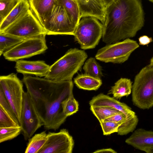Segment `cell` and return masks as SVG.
I'll use <instances>...</instances> for the list:
<instances>
[{
    "instance_id": "cell-23",
    "label": "cell",
    "mask_w": 153,
    "mask_h": 153,
    "mask_svg": "<svg viewBox=\"0 0 153 153\" xmlns=\"http://www.w3.org/2000/svg\"><path fill=\"white\" fill-rule=\"evenodd\" d=\"M90 109L99 122L120 112L114 108L108 106L91 105Z\"/></svg>"
},
{
    "instance_id": "cell-38",
    "label": "cell",
    "mask_w": 153,
    "mask_h": 153,
    "mask_svg": "<svg viewBox=\"0 0 153 153\" xmlns=\"http://www.w3.org/2000/svg\"><path fill=\"white\" fill-rule=\"evenodd\" d=\"M148 0L149 1H150L152 2H153V0Z\"/></svg>"
},
{
    "instance_id": "cell-26",
    "label": "cell",
    "mask_w": 153,
    "mask_h": 153,
    "mask_svg": "<svg viewBox=\"0 0 153 153\" xmlns=\"http://www.w3.org/2000/svg\"><path fill=\"white\" fill-rule=\"evenodd\" d=\"M78 102L74 97L73 91L62 103L64 114L67 117L76 113L78 110Z\"/></svg>"
},
{
    "instance_id": "cell-30",
    "label": "cell",
    "mask_w": 153,
    "mask_h": 153,
    "mask_svg": "<svg viewBox=\"0 0 153 153\" xmlns=\"http://www.w3.org/2000/svg\"><path fill=\"white\" fill-rule=\"evenodd\" d=\"M102 128L103 134L108 135L114 132H117L120 124L115 122L104 120L100 122Z\"/></svg>"
},
{
    "instance_id": "cell-6",
    "label": "cell",
    "mask_w": 153,
    "mask_h": 153,
    "mask_svg": "<svg viewBox=\"0 0 153 153\" xmlns=\"http://www.w3.org/2000/svg\"><path fill=\"white\" fill-rule=\"evenodd\" d=\"M89 104L90 106L111 107L125 114L126 121L118 128L117 133L119 135H126L133 132L136 128L139 121L137 116L131 108L125 103L108 95L101 93L93 97Z\"/></svg>"
},
{
    "instance_id": "cell-12",
    "label": "cell",
    "mask_w": 153,
    "mask_h": 153,
    "mask_svg": "<svg viewBox=\"0 0 153 153\" xmlns=\"http://www.w3.org/2000/svg\"><path fill=\"white\" fill-rule=\"evenodd\" d=\"M23 98L19 124L24 139L27 140L43 125L27 92H24Z\"/></svg>"
},
{
    "instance_id": "cell-4",
    "label": "cell",
    "mask_w": 153,
    "mask_h": 153,
    "mask_svg": "<svg viewBox=\"0 0 153 153\" xmlns=\"http://www.w3.org/2000/svg\"><path fill=\"white\" fill-rule=\"evenodd\" d=\"M132 101L138 108L149 109L153 107V67L143 68L136 76L132 89Z\"/></svg>"
},
{
    "instance_id": "cell-7",
    "label": "cell",
    "mask_w": 153,
    "mask_h": 153,
    "mask_svg": "<svg viewBox=\"0 0 153 153\" xmlns=\"http://www.w3.org/2000/svg\"><path fill=\"white\" fill-rule=\"evenodd\" d=\"M139 47L136 41L127 38L121 42L107 44L99 49L96 58L105 63H123L128 59L131 53Z\"/></svg>"
},
{
    "instance_id": "cell-36",
    "label": "cell",
    "mask_w": 153,
    "mask_h": 153,
    "mask_svg": "<svg viewBox=\"0 0 153 153\" xmlns=\"http://www.w3.org/2000/svg\"><path fill=\"white\" fill-rule=\"evenodd\" d=\"M145 152L147 153H153V148L148 149Z\"/></svg>"
},
{
    "instance_id": "cell-16",
    "label": "cell",
    "mask_w": 153,
    "mask_h": 153,
    "mask_svg": "<svg viewBox=\"0 0 153 153\" xmlns=\"http://www.w3.org/2000/svg\"><path fill=\"white\" fill-rule=\"evenodd\" d=\"M16 62V71L24 75L33 74L37 76L45 77L50 67L43 61H30L21 59Z\"/></svg>"
},
{
    "instance_id": "cell-21",
    "label": "cell",
    "mask_w": 153,
    "mask_h": 153,
    "mask_svg": "<svg viewBox=\"0 0 153 153\" xmlns=\"http://www.w3.org/2000/svg\"><path fill=\"white\" fill-rule=\"evenodd\" d=\"M56 3L64 9L73 25L76 27L80 19L79 9L74 0H56Z\"/></svg>"
},
{
    "instance_id": "cell-22",
    "label": "cell",
    "mask_w": 153,
    "mask_h": 153,
    "mask_svg": "<svg viewBox=\"0 0 153 153\" xmlns=\"http://www.w3.org/2000/svg\"><path fill=\"white\" fill-rule=\"evenodd\" d=\"M47 139L45 131L35 134L29 139L25 153H38L42 147Z\"/></svg>"
},
{
    "instance_id": "cell-20",
    "label": "cell",
    "mask_w": 153,
    "mask_h": 153,
    "mask_svg": "<svg viewBox=\"0 0 153 153\" xmlns=\"http://www.w3.org/2000/svg\"><path fill=\"white\" fill-rule=\"evenodd\" d=\"M74 82L79 88L88 91L97 90L102 84L101 79H98L85 74H79Z\"/></svg>"
},
{
    "instance_id": "cell-27",
    "label": "cell",
    "mask_w": 153,
    "mask_h": 153,
    "mask_svg": "<svg viewBox=\"0 0 153 153\" xmlns=\"http://www.w3.org/2000/svg\"><path fill=\"white\" fill-rule=\"evenodd\" d=\"M22 129L20 126L0 127V143L13 139L20 134Z\"/></svg>"
},
{
    "instance_id": "cell-14",
    "label": "cell",
    "mask_w": 153,
    "mask_h": 153,
    "mask_svg": "<svg viewBox=\"0 0 153 153\" xmlns=\"http://www.w3.org/2000/svg\"><path fill=\"white\" fill-rule=\"evenodd\" d=\"M77 3L80 12V19L92 16L97 18L104 24L106 8L103 0H74Z\"/></svg>"
},
{
    "instance_id": "cell-9",
    "label": "cell",
    "mask_w": 153,
    "mask_h": 153,
    "mask_svg": "<svg viewBox=\"0 0 153 153\" xmlns=\"http://www.w3.org/2000/svg\"><path fill=\"white\" fill-rule=\"evenodd\" d=\"M22 82L16 74L13 73L0 77V88L19 123L24 92Z\"/></svg>"
},
{
    "instance_id": "cell-13",
    "label": "cell",
    "mask_w": 153,
    "mask_h": 153,
    "mask_svg": "<svg viewBox=\"0 0 153 153\" xmlns=\"http://www.w3.org/2000/svg\"><path fill=\"white\" fill-rule=\"evenodd\" d=\"M74 145L72 136L65 129L49 132L47 140L38 153H72Z\"/></svg>"
},
{
    "instance_id": "cell-3",
    "label": "cell",
    "mask_w": 153,
    "mask_h": 153,
    "mask_svg": "<svg viewBox=\"0 0 153 153\" xmlns=\"http://www.w3.org/2000/svg\"><path fill=\"white\" fill-rule=\"evenodd\" d=\"M87 57L84 50L70 49L50 66L44 78L57 82L72 80L74 75L81 69Z\"/></svg>"
},
{
    "instance_id": "cell-8",
    "label": "cell",
    "mask_w": 153,
    "mask_h": 153,
    "mask_svg": "<svg viewBox=\"0 0 153 153\" xmlns=\"http://www.w3.org/2000/svg\"><path fill=\"white\" fill-rule=\"evenodd\" d=\"M46 35L42 34L25 39L5 52L3 55L8 61H16L42 53L48 49Z\"/></svg>"
},
{
    "instance_id": "cell-19",
    "label": "cell",
    "mask_w": 153,
    "mask_h": 153,
    "mask_svg": "<svg viewBox=\"0 0 153 153\" xmlns=\"http://www.w3.org/2000/svg\"><path fill=\"white\" fill-rule=\"evenodd\" d=\"M132 82L130 79L121 78L111 87L108 94H112L113 97L117 100L128 97L132 91Z\"/></svg>"
},
{
    "instance_id": "cell-32",
    "label": "cell",
    "mask_w": 153,
    "mask_h": 153,
    "mask_svg": "<svg viewBox=\"0 0 153 153\" xmlns=\"http://www.w3.org/2000/svg\"><path fill=\"white\" fill-rule=\"evenodd\" d=\"M126 120V117L125 114L120 112L111 116L105 120L114 122L121 126L125 122Z\"/></svg>"
},
{
    "instance_id": "cell-29",
    "label": "cell",
    "mask_w": 153,
    "mask_h": 153,
    "mask_svg": "<svg viewBox=\"0 0 153 153\" xmlns=\"http://www.w3.org/2000/svg\"><path fill=\"white\" fill-rule=\"evenodd\" d=\"M20 0H0V24L18 3Z\"/></svg>"
},
{
    "instance_id": "cell-34",
    "label": "cell",
    "mask_w": 153,
    "mask_h": 153,
    "mask_svg": "<svg viewBox=\"0 0 153 153\" xmlns=\"http://www.w3.org/2000/svg\"><path fill=\"white\" fill-rule=\"evenodd\" d=\"M93 153H117V152L111 148L103 149H99L94 152Z\"/></svg>"
},
{
    "instance_id": "cell-28",
    "label": "cell",
    "mask_w": 153,
    "mask_h": 153,
    "mask_svg": "<svg viewBox=\"0 0 153 153\" xmlns=\"http://www.w3.org/2000/svg\"><path fill=\"white\" fill-rule=\"evenodd\" d=\"M20 126L17 119L10 114L0 107V127H10Z\"/></svg>"
},
{
    "instance_id": "cell-10",
    "label": "cell",
    "mask_w": 153,
    "mask_h": 153,
    "mask_svg": "<svg viewBox=\"0 0 153 153\" xmlns=\"http://www.w3.org/2000/svg\"><path fill=\"white\" fill-rule=\"evenodd\" d=\"M24 39L47 33L36 16L30 10L23 16L2 32Z\"/></svg>"
},
{
    "instance_id": "cell-2",
    "label": "cell",
    "mask_w": 153,
    "mask_h": 153,
    "mask_svg": "<svg viewBox=\"0 0 153 153\" xmlns=\"http://www.w3.org/2000/svg\"><path fill=\"white\" fill-rule=\"evenodd\" d=\"M144 21L140 0H116L106 8L102 41L107 45L133 37Z\"/></svg>"
},
{
    "instance_id": "cell-15",
    "label": "cell",
    "mask_w": 153,
    "mask_h": 153,
    "mask_svg": "<svg viewBox=\"0 0 153 153\" xmlns=\"http://www.w3.org/2000/svg\"><path fill=\"white\" fill-rule=\"evenodd\" d=\"M125 142L136 149L145 152L153 148V131L138 128L126 139Z\"/></svg>"
},
{
    "instance_id": "cell-33",
    "label": "cell",
    "mask_w": 153,
    "mask_h": 153,
    "mask_svg": "<svg viewBox=\"0 0 153 153\" xmlns=\"http://www.w3.org/2000/svg\"><path fill=\"white\" fill-rule=\"evenodd\" d=\"M139 44L143 45H147L153 41L152 38L145 35L140 37L139 38Z\"/></svg>"
},
{
    "instance_id": "cell-5",
    "label": "cell",
    "mask_w": 153,
    "mask_h": 153,
    "mask_svg": "<svg viewBox=\"0 0 153 153\" xmlns=\"http://www.w3.org/2000/svg\"><path fill=\"white\" fill-rule=\"evenodd\" d=\"M103 31V25L99 20L93 16H87L80 19L74 36L82 49H91L98 44Z\"/></svg>"
},
{
    "instance_id": "cell-11",
    "label": "cell",
    "mask_w": 153,
    "mask_h": 153,
    "mask_svg": "<svg viewBox=\"0 0 153 153\" xmlns=\"http://www.w3.org/2000/svg\"><path fill=\"white\" fill-rule=\"evenodd\" d=\"M42 25L48 35L74 36L76 28L63 7L56 2Z\"/></svg>"
},
{
    "instance_id": "cell-1",
    "label": "cell",
    "mask_w": 153,
    "mask_h": 153,
    "mask_svg": "<svg viewBox=\"0 0 153 153\" xmlns=\"http://www.w3.org/2000/svg\"><path fill=\"white\" fill-rule=\"evenodd\" d=\"M22 80L44 128L58 129L67 118L62 103L73 91L72 80L57 82L25 75Z\"/></svg>"
},
{
    "instance_id": "cell-17",
    "label": "cell",
    "mask_w": 153,
    "mask_h": 153,
    "mask_svg": "<svg viewBox=\"0 0 153 153\" xmlns=\"http://www.w3.org/2000/svg\"><path fill=\"white\" fill-rule=\"evenodd\" d=\"M56 0H28L30 9L42 25L49 15Z\"/></svg>"
},
{
    "instance_id": "cell-35",
    "label": "cell",
    "mask_w": 153,
    "mask_h": 153,
    "mask_svg": "<svg viewBox=\"0 0 153 153\" xmlns=\"http://www.w3.org/2000/svg\"><path fill=\"white\" fill-rule=\"evenodd\" d=\"M116 0H103L106 8Z\"/></svg>"
},
{
    "instance_id": "cell-25",
    "label": "cell",
    "mask_w": 153,
    "mask_h": 153,
    "mask_svg": "<svg viewBox=\"0 0 153 153\" xmlns=\"http://www.w3.org/2000/svg\"><path fill=\"white\" fill-rule=\"evenodd\" d=\"M83 69L85 74L98 79L102 76V68L95 59L90 57L85 62Z\"/></svg>"
},
{
    "instance_id": "cell-24",
    "label": "cell",
    "mask_w": 153,
    "mask_h": 153,
    "mask_svg": "<svg viewBox=\"0 0 153 153\" xmlns=\"http://www.w3.org/2000/svg\"><path fill=\"white\" fill-rule=\"evenodd\" d=\"M24 39L9 34L0 33V56Z\"/></svg>"
},
{
    "instance_id": "cell-18",
    "label": "cell",
    "mask_w": 153,
    "mask_h": 153,
    "mask_svg": "<svg viewBox=\"0 0 153 153\" xmlns=\"http://www.w3.org/2000/svg\"><path fill=\"white\" fill-rule=\"evenodd\" d=\"M30 9L28 0H20L14 9L0 24V33L23 16Z\"/></svg>"
},
{
    "instance_id": "cell-31",
    "label": "cell",
    "mask_w": 153,
    "mask_h": 153,
    "mask_svg": "<svg viewBox=\"0 0 153 153\" xmlns=\"http://www.w3.org/2000/svg\"><path fill=\"white\" fill-rule=\"evenodd\" d=\"M0 107L13 117L17 119L1 88H0Z\"/></svg>"
},
{
    "instance_id": "cell-37",
    "label": "cell",
    "mask_w": 153,
    "mask_h": 153,
    "mask_svg": "<svg viewBox=\"0 0 153 153\" xmlns=\"http://www.w3.org/2000/svg\"><path fill=\"white\" fill-rule=\"evenodd\" d=\"M149 65L153 67V57L150 60V64Z\"/></svg>"
}]
</instances>
